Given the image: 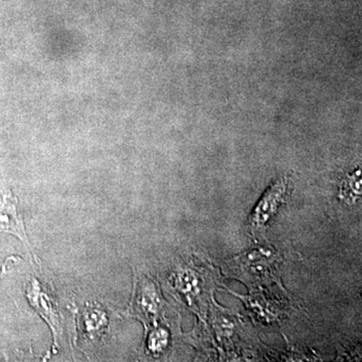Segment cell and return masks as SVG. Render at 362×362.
<instances>
[{"mask_svg": "<svg viewBox=\"0 0 362 362\" xmlns=\"http://www.w3.org/2000/svg\"><path fill=\"white\" fill-rule=\"evenodd\" d=\"M287 189V177L279 178L271 185V187L262 197L258 206L252 211L251 218L252 230H259L268 223L272 216L278 211L280 204H284Z\"/></svg>", "mask_w": 362, "mask_h": 362, "instance_id": "obj_1", "label": "cell"}, {"mask_svg": "<svg viewBox=\"0 0 362 362\" xmlns=\"http://www.w3.org/2000/svg\"><path fill=\"white\" fill-rule=\"evenodd\" d=\"M0 232L16 235L25 245L28 251L33 252L25 233L18 197L11 192L0 195Z\"/></svg>", "mask_w": 362, "mask_h": 362, "instance_id": "obj_2", "label": "cell"}]
</instances>
